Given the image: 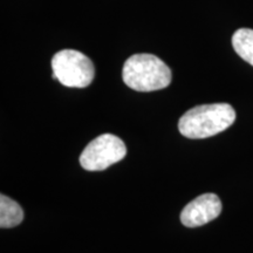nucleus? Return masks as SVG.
Listing matches in <instances>:
<instances>
[{"instance_id":"0eeeda50","label":"nucleus","mask_w":253,"mask_h":253,"mask_svg":"<svg viewBox=\"0 0 253 253\" xmlns=\"http://www.w3.org/2000/svg\"><path fill=\"white\" fill-rule=\"evenodd\" d=\"M233 49L243 60L253 66V30L239 28L232 37Z\"/></svg>"},{"instance_id":"423d86ee","label":"nucleus","mask_w":253,"mask_h":253,"mask_svg":"<svg viewBox=\"0 0 253 253\" xmlns=\"http://www.w3.org/2000/svg\"><path fill=\"white\" fill-rule=\"evenodd\" d=\"M24 219V211L17 202L7 196H0V227L9 229L19 225Z\"/></svg>"},{"instance_id":"f257e3e1","label":"nucleus","mask_w":253,"mask_h":253,"mask_svg":"<svg viewBox=\"0 0 253 253\" xmlns=\"http://www.w3.org/2000/svg\"><path fill=\"white\" fill-rule=\"evenodd\" d=\"M235 120L236 112L229 103L202 104L183 114L178 129L185 137L198 140L226 130Z\"/></svg>"},{"instance_id":"7ed1b4c3","label":"nucleus","mask_w":253,"mask_h":253,"mask_svg":"<svg viewBox=\"0 0 253 253\" xmlns=\"http://www.w3.org/2000/svg\"><path fill=\"white\" fill-rule=\"evenodd\" d=\"M53 79L71 88L88 87L94 80L95 68L91 60L74 49H62L52 59Z\"/></svg>"},{"instance_id":"f03ea898","label":"nucleus","mask_w":253,"mask_h":253,"mask_svg":"<svg viewBox=\"0 0 253 253\" xmlns=\"http://www.w3.org/2000/svg\"><path fill=\"white\" fill-rule=\"evenodd\" d=\"M122 78L136 91H154L169 86L172 73L156 55L135 54L125 62Z\"/></svg>"},{"instance_id":"20e7f679","label":"nucleus","mask_w":253,"mask_h":253,"mask_svg":"<svg viewBox=\"0 0 253 253\" xmlns=\"http://www.w3.org/2000/svg\"><path fill=\"white\" fill-rule=\"evenodd\" d=\"M126 155V144L113 134H103L88 143L80 156V164L88 171H102L120 162Z\"/></svg>"},{"instance_id":"39448f33","label":"nucleus","mask_w":253,"mask_h":253,"mask_svg":"<svg viewBox=\"0 0 253 253\" xmlns=\"http://www.w3.org/2000/svg\"><path fill=\"white\" fill-rule=\"evenodd\" d=\"M221 208V202L216 194L201 195L183 209L181 221L186 227L205 225L219 216Z\"/></svg>"}]
</instances>
